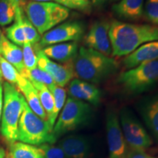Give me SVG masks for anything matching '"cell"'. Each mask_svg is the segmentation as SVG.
Masks as SVG:
<instances>
[{"mask_svg":"<svg viewBox=\"0 0 158 158\" xmlns=\"http://www.w3.org/2000/svg\"><path fill=\"white\" fill-rule=\"evenodd\" d=\"M68 93L71 98L82 100L98 106L101 100V91L91 83L75 78L68 86Z\"/></svg>","mask_w":158,"mask_h":158,"instance_id":"obj_13","label":"cell"},{"mask_svg":"<svg viewBox=\"0 0 158 158\" xmlns=\"http://www.w3.org/2000/svg\"><path fill=\"white\" fill-rule=\"evenodd\" d=\"M41 50L50 59L66 64L76 58L78 46L76 42H68L48 45Z\"/></svg>","mask_w":158,"mask_h":158,"instance_id":"obj_18","label":"cell"},{"mask_svg":"<svg viewBox=\"0 0 158 158\" xmlns=\"http://www.w3.org/2000/svg\"><path fill=\"white\" fill-rule=\"evenodd\" d=\"M109 26V22L102 20L93 23L84 37L86 48H92L109 56L112 54L111 45L108 37Z\"/></svg>","mask_w":158,"mask_h":158,"instance_id":"obj_11","label":"cell"},{"mask_svg":"<svg viewBox=\"0 0 158 158\" xmlns=\"http://www.w3.org/2000/svg\"><path fill=\"white\" fill-rule=\"evenodd\" d=\"M23 59L25 70H30L37 67V56L35 53L32 45L26 41L23 45Z\"/></svg>","mask_w":158,"mask_h":158,"instance_id":"obj_28","label":"cell"},{"mask_svg":"<svg viewBox=\"0 0 158 158\" xmlns=\"http://www.w3.org/2000/svg\"><path fill=\"white\" fill-rule=\"evenodd\" d=\"M3 108V83L2 81H0V127H1V118Z\"/></svg>","mask_w":158,"mask_h":158,"instance_id":"obj_34","label":"cell"},{"mask_svg":"<svg viewBox=\"0 0 158 158\" xmlns=\"http://www.w3.org/2000/svg\"><path fill=\"white\" fill-rule=\"evenodd\" d=\"M117 82L128 93L139 94L158 83V60L143 63L122 73Z\"/></svg>","mask_w":158,"mask_h":158,"instance_id":"obj_7","label":"cell"},{"mask_svg":"<svg viewBox=\"0 0 158 158\" xmlns=\"http://www.w3.org/2000/svg\"><path fill=\"white\" fill-rule=\"evenodd\" d=\"M31 83L36 88V89L38 91L40 101L43 109H44L45 114H46L47 117H48V122L49 123L51 118H52L54 109V99L53 94L45 85L37 82Z\"/></svg>","mask_w":158,"mask_h":158,"instance_id":"obj_23","label":"cell"},{"mask_svg":"<svg viewBox=\"0 0 158 158\" xmlns=\"http://www.w3.org/2000/svg\"><path fill=\"white\" fill-rule=\"evenodd\" d=\"M37 67L50 75L56 85L64 87L72 80L74 74L68 64L62 65L54 62L43 54L41 49H37Z\"/></svg>","mask_w":158,"mask_h":158,"instance_id":"obj_12","label":"cell"},{"mask_svg":"<svg viewBox=\"0 0 158 158\" xmlns=\"http://www.w3.org/2000/svg\"><path fill=\"white\" fill-rule=\"evenodd\" d=\"M5 158H10V157H5Z\"/></svg>","mask_w":158,"mask_h":158,"instance_id":"obj_41","label":"cell"},{"mask_svg":"<svg viewBox=\"0 0 158 158\" xmlns=\"http://www.w3.org/2000/svg\"><path fill=\"white\" fill-rule=\"evenodd\" d=\"M143 15L152 24L158 27V0H146Z\"/></svg>","mask_w":158,"mask_h":158,"instance_id":"obj_31","label":"cell"},{"mask_svg":"<svg viewBox=\"0 0 158 158\" xmlns=\"http://www.w3.org/2000/svg\"><path fill=\"white\" fill-rule=\"evenodd\" d=\"M90 2L92 5L95 7H101L106 3V0H90Z\"/></svg>","mask_w":158,"mask_h":158,"instance_id":"obj_35","label":"cell"},{"mask_svg":"<svg viewBox=\"0 0 158 158\" xmlns=\"http://www.w3.org/2000/svg\"><path fill=\"white\" fill-rule=\"evenodd\" d=\"M112 55L127 56L145 43L158 40V27L112 20L108 30Z\"/></svg>","mask_w":158,"mask_h":158,"instance_id":"obj_1","label":"cell"},{"mask_svg":"<svg viewBox=\"0 0 158 158\" xmlns=\"http://www.w3.org/2000/svg\"><path fill=\"white\" fill-rule=\"evenodd\" d=\"M2 81V80H0V81Z\"/></svg>","mask_w":158,"mask_h":158,"instance_id":"obj_42","label":"cell"},{"mask_svg":"<svg viewBox=\"0 0 158 158\" xmlns=\"http://www.w3.org/2000/svg\"><path fill=\"white\" fill-rule=\"evenodd\" d=\"M0 56L10 63L16 69L20 75L22 74L25 70L22 49L17 45L10 42L5 36L2 44Z\"/></svg>","mask_w":158,"mask_h":158,"instance_id":"obj_20","label":"cell"},{"mask_svg":"<svg viewBox=\"0 0 158 158\" xmlns=\"http://www.w3.org/2000/svg\"><path fill=\"white\" fill-rule=\"evenodd\" d=\"M17 141L30 145L54 144L56 139L53 135V128L48 121L39 117L31 110L27 102L18 125Z\"/></svg>","mask_w":158,"mask_h":158,"instance_id":"obj_5","label":"cell"},{"mask_svg":"<svg viewBox=\"0 0 158 158\" xmlns=\"http://www.w3.org/2000/svg\"><path fill=\"white\" fill-rule=\"evenodd\" d=\"M6 152L2 147H0V158H5Z\"/></svg>","mask_w":158,"mask_h":158,"instance_id":"obj_37","label":"cell"},{"mask_svg":"<svg viewBox=\"0 0 158 158\" xmlns=\"http://www.w3.org/2000/svg\"><path fill=\"white\" fill-rule=\"evenodd\" d=\"M49 90L53 94L54 99V113H53L52 118H51V121L49 122L51 127L54 128V126L55 123H56V120L58 116L59 112L62 110L63 107H64L65 101H66V90L62 87L57 86V85L54 84L53 86L48 87Z\"/></svg>","mask_w":158,"mask_h":158,"instance_id":"obj_25","label":"cell"},{"mask_svg":"<svg viewBox=\"0 0 158 158\" xmlns=\"http://www.w3.org/2000/svg\"><path fill=\"white\" fill-rule=\"evenodd\" d=\"M33 2H58V0H31Z\"/></svg>","mask_w":158,"mask_h":158,"instance_id":"obj_38","label":"cell"},{"mask_svg":"<svg viewBox=\"0 0 158 158\" xmlns=\"http://www.w3.org/2000/svg\"><path fill=\"white\" fill-rule=\"evenodd\" d=\"M144 0H120L112 6V11L118 19L138 21L143 17Z\"/></svg>","mask_w":158,"mask_h":158,"instance_id":"obj_19","label":"cell"},{"mask_svg":"<svg viewBox=\"0 0 158 158\" xmlns=\"http://www.w3.org/2000/svg\"><path fill=\"white\" fill-rule=\"evenodd\" d=\"M74 76L91 84H99L117 72L114 59L86 47H81L73 60L67 63Z\"/></svg>","mask_w":158,"mask_h":158,"instance_id":"obj_2","label":"cell"},{"mask_svg":"<svg viewBox=\"0 0 158 158\" xmlns=\"http://www.w3.org/2000/svg\"><path fill=\"white\" fill-rule=\"evenodd\" d=\"M5 34L2 31L1 29H0V51H1V48H2V41L4 37H5Z\"/></svg>","mask_w":158,"mask_h":158,"instance_id":"obj_36","label":"cell"},{"mask_svg":"<svg viewBox=\"0 0 158 158\" xmlns=\"http://www.w3.org/2000/svg\"><path fill=\"white\" fill-rule=\"evenodd\" d=\"M0 68L2 75L7 82L12 84H16L20 76L16 69L10 63L5 60L2 56H0Z\"/></svg>","mask_w":158,"mask_h":158,"instance_id":"obj_27","label":"cell"},{"mask_svg":"<svg viewBox=\"0 0 158 158\" xmlns=\"http://www.w3.org/2000/svg\"><path fill=\"white\" fill-rule=\"evenodd\" d=\"M23 23L26 40L30 43L32 45V46L38 44L41 39L40 35L39 34L35 26L31 23V21L28 19V18L27 17L25 13L23 15Z\"/></svg>","mask_w":158,"mask_h":158,"instance_id":"obj_29","label":"cell"},{"mask_svg":"<svg viewBox=\"0 0 158 158\" xmlns=\"http://www.w3.org/2000/svg\"><path fill=\"white\" fill-rule=\"evenodd\" d=\"M23 11L35 26L40 35L54 28L65 21L70 15V10L56 2H39L29 1L22 3Z\"/></svg>","mask_w":158,"mask_h":158,"instance_id":"obj_4","label":"cell"},{"mask_svg":"<svg viewBox=\"0 0 158 158\" xmlns=\"http://www.w3.org/2000/svg\"><path fill=\"white\" fill-rule=\"evenodd\" d=\"M120 126L127 147L132 150L145 151L152 144V139L131 110L120 111Z\"/></svg>","mask_w":158,"mask_h":158,"instance_id":"obj_8","label":"cell"},{"mask_svg":"<svg viewBox=\"0 0 158 158\" xmlns=\"http://www.w3.org/2000/svg\"><path fill=\"white\" fill-rule=\"evenodd\" d=\"M65 158H89L91 145L89 139L84 135H71L62 138L59 143Z\"/></svg>","mask_w":158,"mask_h":158,"instance_id":"obj_14","label":"cell"},{"mask_svg":"<svg viewBox=\"0 0 158 158\" xmlns=\"http://www.w3.org/2000/svg\"><path fill=\"white\" fill-rule=\"evenodd\" d=\"M23 1L16 10L15 18L13 24L5 29V37L9 40L10 42L17 45L18 46H23L26 42V37L23 31V15L24 14L23 6Z\"/></svg>","mask_w":158,"mask_h":158,"instance_id":"obj_21","label":"cell"},{"mask_svg":"<svg viewBox=\"0 0 158 158\" xmlns=\"http://www.w3.org/2000/svg\"><path fill=\"white\" fill-rule=\"evenodd\" d=\"M106 1H110V2H117V1H120V0H106Z\"/></svg>","mask_w":158,"mask_h":158,"instance_id":"obj_40","label":"cell"},{"mask_svg":"<svg viewBox=\"0 0 158 158\" xmlns=\"http://www.w3.org/2000/svg\"><path fill=\"white\" fill-rule=\"evenodd\" d=\"M16 85L31 110L42 119L48 121L46 114L40 101L38 91L33 86L30 81L20 75Z\"/></svg>","mask_w":158,"mask_h":158,"instance_id":"obj_17","label":"cell"},{"mask_svg":"<svg viewBox=\"0 0 158 158\" xmlns=\"http://www.w3.org/2000/svg\"><path fill=\"white\" fill-rule=\"evenodd\" d=\"M22 0H0V26L5 27L13 22L18 7Z\"/></svg>","mask_w":158,"mask_h":158,"instance_id":"obj_24","label":"cell"},{"mask_svg":"<svg viewBox=\"0 0 158 158\" xmlns=\"http://www.w3.org/2000/svg\"><path fill=\"white\" fill-rule=\"evenodd\" d=\"M84 31V24L81 21H67L43 34L38 44L36 45L37 48L42 49L58 43L76 42L82 38Z\"/></svg>","mask_w":158,"mask_h":158,"instance_id":"obj_9","label":"cell"},{"mask_svg":"<svg viewBox=\"0 0 158 158\" xmlns=\"http://www.w3.org/2000/svg\"><path fill=\"white\" fill-rule=\"evenodd\" d=\"M57 3L68 9L76 10L86 14H89L92 10L90 0H58Z\"/></svg>","mask_w":158,"mask_h":158,"instance_id":"obj_30","label":"cell"},{"mask_svg":"<svg viewBox=\"0 0 158 158\" xmlns=\"http://www.w3.org/2000/svg\"><path fill=\"white\" fill-rule=\"evenodd\" d=\"M21 76L25 77L31 82H37L44 84L48 88L56 84L50 75L38 67L30 70H24Z\"/></svg>","mask_w":158,"mask_h":158,"instance_id":"obj_26","label":"cell"},{"mask_svg":"<svg viewBox=\"0 0 158 158\" xmlns=\"http://www.w3.org/2000/svg\"><path fill=\"white\" fill-rule=\"evenodd\" d=\"M158 60V40L152 41L141 45L123 59L126 68L131 69L138 65Z\"/></svg>","mask_w":158,"mask_h":158,"instance_id":"obj_16","label":"cell"},{"mask_svg":"<svg viewBox=\"0 0 158 158\" xmlns=\"http://www.w3.org/2000/svg\"><path fill=\"white\" fill-rule=\"evenodd\" d=\"M43 151L45 158H65L64 152L59 146L51 143H44L38 146Z\"/></svg>","mask_w":158,"mask_h":158,"instance_id":"obj_32","label":"cell"},{"mask_svg":"<svg viewBox=\"0 0 158 158\" xmlns=\"http://www.w3.org/2000/svg\"><path fill=\"white\" fill-rule=\"evenodd\" d=\"M10 156L11 158H45L39 147L20 141L10 144Z\"/></svg>","mask_w":158,"mask_h":158,"instance_id":"obj_22","label":"cell"},{"mask_svg":"<svg viewBox=\"0 0 158 158\" xmlns=\"http://www.w3.org/2000/svg\"><path fill=\"white\" fill-rule=\"evenodd\" d=\"M127 158H157L152 156L148 155L145 151H140V150H132L129 149Z\"/></svg>","mask_w":158,"mask_h":158,"instance_id":"obj_33","label":"cell"},{"mask_svg":"<svg viewBox=\"0 0 158 158\" xmlns=\"http://www.w3.org/2000/svg\"><path fill=\"white\" fill-rule=\"evenodd\" d=\"M106 135L109 158H127L129 149L114 111L108 112L106 116Z\"/></svg>","mask_w":158,"mask_h":158,"instance_id":"obj_10","label":"cell"},{"mask_svg":"<svg viewBox=\"0 0 158 158\" xmlns=\"http://www.w3.org/2000/svg\"><path fill=\"white\" fill-rule=\"evenodd\" d=\"M26 100L14 84L3 83V108L0 133L7 143L17 141L18 125Z\"/></svg>","mask_w":158,"mask_h":158,"instance_id":"obj_3","label":"cell"},{"mask_svg":"<svg viewBox=\"0 0 158 158\" xmlns=\"http://www.w3.org/2000/svg\"><path fill=\"white\" fill-rule=\"evenodd\" d=\"M138 106L146 125L158 143V93L144 98Z\"/></svg>","mask_w":158,"mask_h":158,"instance_id":"obj_15","label":"cell"},{"mask_svg":"<svg viewBox=\"0 0 158 158\" xmlns=\"http://www.w3.org/2000/svg\"><path fill=\"white\" fill-rule=\"evenodd\" d=\"M2 71H1V68H0V80H2Z\"/></svg>","mask_w":158,"mask_h":158,"instance_id":"obj_39","label":"cell"},{"mask_svg":"<svg viewBox=\"0 0 158 158\" xmlns=\"http://www.w3.org/2000/svg\"><path fill=\"white\" fill-rule=\"evenodd\" d=\"M92 115L93 111L89 104L69 97L54 124L53 135L57 140L69 132L84 127L89 123Z\"/></svg>","mask_w":158,"mask_h":158,"instance_id":"obj_6","label":"cell"}]
</instances>
